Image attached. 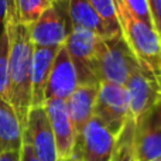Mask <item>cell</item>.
<instances>
[{"label": "cell", "instance_id": "cell-1", "mask_svg": "<svg viewBox=\"0 0 161 161\" xmlns=\"http://www.w3.org/2000/svg\"><path fill=\"white\" fill-rule=\"evenodd\" d=\"M6 30L8 34L7 102L13 106L24 131L31 109V64L36 45L30 27L20 23L14 13H8Z\"/></svg>", "mask_w": 161, "mask_h": 161}, {"label": "cell", "instance_id": "cell-2", "mask_svg": "<svg viewBox=\"0 0 161 161\" xmlns=\"http://www.w3.org/2000/svg\"><path fill=\"white\" fill-rule=\"evenodd\" d=\"M122 34L133 54L144 68L161 78V38L153 25L139 20L122 4L116 3Z\"/></svg>", "mask_w": 161, "mask_h": 161}, {"label": "cell", "instance_id": "cell-3", "mask_svg": "<svg viewBox=\"0 0 161 161\" xmlns=\"http://www.w3.org/2000/svg\"><path fill=\"white\" fill-rule=\"evenodd\" d=\"M140 65L142 64L122 33L100 40L97 54V75L100 82H112L125 86L129 76Z\"/></svg>", "mask_w": 161, "mask_h": 161}, {"label": "cell", "instance_id": "cell-4", "mask_svg": "<svg viewBox=\"0 0 161 161\" xmlns=\"http://www.w3.org/2000/svg\"><path fill=\"white\" fill-rule=\"evenodd\" d=\"M30 27L36 47H61L74 28L69 14V0H54Z\"/></svg>", "mask_w": 161, "mask_h": 161}, {"label": "cell", "instance_id": "cell-5", "mask_svg": "<svg viewBox=\"0 0 161 161\" xmlns=\"http://www.w3.org/2000/svg\"><path fill=\"white\" fill-rule=\"evenodd\" d=\"M100 37L80 27H74L65 41V48L72 59L78 75L79 86L99 85L97 75V54H99Z\"/></svg>", "mask_w": 161, "mask_h": 161}, {"label": "cell", "instance_id": "cell-6", "mask_svg": "<svg viewBox=\"0 0 161 161\" xmlns=\"http://www.w3.org/2000/svg\"><path fill=\"white\" fill-rule=\"evenodd\" d=\"M93 116L117 136L126 120L130 117V103L125 86L112 82H100Z\"/></svg>", "mask_w": 161, "mask_h": 161}, {"label": "cell", "instance_id": "cell-7", "mask_svg": "<svg viewBox=\"0 0 161 161\" xmlns=\"http://www.w3.org/2000/svg\"><path fill=\"white\" fill-rule=\"evenodd\" d=\"M114 142L116 136L93 116L76 134L72 157L78 161H110Z\"/></svg>", "mask_w": 161, "mask_h": 161}, {"label": "cell", "instance_id": "cell-8", "mask_svg": "<svg viewBox=\"0 0 161 161\" xmlns=\"http://www.w3.org/2000/svg\"><path fill=\"white\" fill-rule=\"evenodd\" d=\"M23 143H27L33 148L40 161H58L55 137L45 106L30 109L23 131Z\"/></svg>", "mask_w": 161, "mask_h": 161}, {"label": "cell", "instance_id": "cell-9", "mask_svg": "<svg viewBox=\"0 0 161 161\" xmlns=\"http://www.w3.org/2000/svg\"><path fill=\"white\" fill-rule=\"evenodd\" d=\"M130 103V116L134 120L161 100V78L140 65L125 83Z\"/></svg>", "mask_w": 161, "mask_h": 161}, {"label": "cell", "instance_id": "cell-10", "mask_svg": "<svg viewBox=\"0 0 161 161\" xmlns=\"http://www.w3.org/2000/svg\"><path fill=\"white\" fill-rule=\"evenodd\" d=\"M134 146L137 161L161 158V100L136 119Z\"/></svg>", "mask_w": 161, "mask_h": 161}, {"label": "cell", "instance_id": "cell-11", "mask_svg": "<svg viewBox=\"0 0 161 161\" xmlns=\"http://www.w3.org/2000/svg\"><path fill=\"white\" fill-rule=\"evenodd\" d=\"M79 86L76 69L68 54L65 45H61L57 51L55 59L48 78L47 89H45V102L50 99L67 100L76 88Z\"/></svg>", "mask_w": 161, "mask_h": 161}, {"label": "cell", "instance_id": "cell-12", "mask_svg": "<svg viewBox=\"0 0 161 161\" xmlns=\"http://www.w3.org/2000/svg\"><path fill=\"white\" fill-rule=\"evenodd\" d=\"M45 109L48 113L53 133L55 137L57 153L59 158H67L72 156L75 146L76 133L74 129L72 120L69 117V112L67 108V100L50 99L45 102Z\"/></svg>", "mask_w": 161, "mask_h": 161}, {"label": "cell", "instance_id": "cell-13", "mask_svg": "<svg viewBox=\"0 0 161 161\" xmlns=\"http://www.w3.org/2000/svg\"><path fill=\"white\" fill-rule=\"evenodd\" d=\"M59 47H34L31 64V108L45 105V89Z\"/></svg>", "mask_w": 161, "mask_h": 161}, {"label": "cell", "instance_id": "cell-14", "mask_svg": "<svg viewBox=\"0 0 161 161\" xmlns=\"http://www.w3.org/2000/svg\"><path fill=\"white\" fill-rule=\"evenodd\" d=\"M97 91L99 85H82L67 99V108L76 134H79L86 123L93 117Z\"/></svg>", "mask_w": 161, "mask_h": 161}, {"label": "cell", "instance_id": "cell-15", "mask_svg": "<svg viewBox=\"0 0 161 161\" xmlns=\"http://www.w3.org/2000/svg\"><path fill=\"white\" fill-rule=\"evenodd\" d=\"M69 14L74 27H80L95 33L100 38L116 36L120 33H114L97 14V11L92 7L88 0H69Z\"/></svg>", "mask_w": 161, "mask_h": 161}, {"label": "cell", "instance_id": "cell-16", "mask_svg": "<svg viewBox=\"0 0 161 161\" xmlns=\"http://www.w3.org/2000/svg\"><path fill=\"white\" fill-rule=\"evenodd\" d=\"M23 127L13 106L0 97V154L7 150H21Z\"/></svg>", "mask_w": 161, "mask_h": 161}, {"label": "cell", "instance_id": "cell-17", "mask_svg": "<svg viewBox=\"0 0 161 161\" xmlns=\"http://www.w3.org/2000/svg\"><path fill=\"white\" fill-rule=\"evenodd\" d=\"M134 126L136 120L130 116L116 136L110 161H137L134 146Z\"/></svg>", "mask_w": 161, "mask_h": 161}, {"label": "cell", "instance_id": "cell-18", "mask_svg": "<svg viewBox=\"0 0 161 161\" xmlns=\"http://www.w3.org/2000/svg\"><path fill=\"white\" fill-rule=\"evenodd\" d=\"M54 0H10L8 11L14 13L20 23L33 24Z\"/></svg>", "mask_w": 161, "mask_h": 161}, {"label": "cell", "instance_id": "cell-19", "mask_svg": "<svg viewBox=\"0 0 161 161\" xmlns=\"http://www.w3.org/2000/svg\"><path fill=\"white\" fill-rule=\"evenodd\" d=\"M92 4V7L97 11L103 21L114 31V33H122L120 28V23L117 19V11H116V2L114 0H88Z\"/></svg>", "mask_w": 161, "mask_h": 161}, {"label": "cell", "instance_id": "cell-20", "mask_svg": "<svg viewBox=\"0 0 161 161\" xmlns=\"http://www.w3.org/2000/svg\"><path fill=\"white\" fill-rule=\"evenodd\" d=\"M8 82V34L7 30L0 36V97L7 100Z\"/></svg>", "mask_w": 161, "mask_h": 161}, {"label": "cell", "instance_id": "cell-21", "mask_svg": "<svg viewBox=\"0 0 161 161\" xmlns=\"http://www.w3.org/2000/svg\"><path fill=\"white\" fill-rule=\"evenodd\" d=\"M114 2H116L117 4H122L123 7H126L134 17H137L139 20H142V21L153 25L150 11H148L147 0H114Z\"/></svg>", "mask_w": 161, "mask_h": 161}, {"label": "cell", "instance_id": "cell-22", "mask_svg": "<svg viewBox=\"0 0 161 161\" xmlns=\"http://www.w3.org/2000/svg\"><path fill=\"white\" fill-rule=\"evenodd\" d=\"M147 6L153 25L161 38V0H147Z\"/></svg>", "mask_w": 161, "mask_h": 161}, {"label": "cell", "instance_id": "cell-23", "mask_svg": "<svg viewBox=\"0 0 161 161\" xmlns=\"http://www.w3.org/2000/svg\"><path fill=\"white\" fill-rule=\"evenodd\" d=\"M8 7H10V0H0V36L6 30V23H7Z\"/></svg>", "mask_w": 161, "mask_h": 161}, {"label": "cell", "instance_id": "cell-24", "mask_svg": "<svg viewBox=\"0 0 161 161\" xmlns=\"http://www.w3.org/2000/svg\"><path fill=\"white\" fill-rule=\"evenodd\" d=\"M0 161H21V150H7L0 154Z\"/></svg>", "mask_w": 161, "mask_h": 161}, {"label": "cell", "instance_id": "cell-25", "mask_svg": "<svg viewBox=\"0 0 161 161\" xmlns=\"http://www.w3.org/2000/svg\"><path fill=\"white\" fill-rule=\"evenodd\" d=\"M21 161H40L37 158V156L34 154L33 148L27 144V143H23L21 147Z\"/></svg>", "mask_w": 161, "mask_h": 161}, {"label": "cell", "instance_id": "cell-26", "mask_svg": "<svg viewBox=\"0 0 161 161\" xmlns=\"http://www.w3.org/2000/svg\"><path fill=\"white\" fill-rule=\"evenodd\" d=\"M58 161H78V160L71 156V157H67V158H58Z\"/></svg>", "mask_w": 161, "mask_h": 161}, {"label": "cell", "instance_id": "cell-27", "mask_svg": "<svg viewBox=\"0 0 161 161\" xmlns=\"http://www.w3.org/2000/svg\"><path fill=\"white\" fill-rule=\"evenodd\" d=\"M151 161H161V158H157V160H151Z\"/></svg>", "mask_w": 161, "mask_h": 161}]
</instances>
